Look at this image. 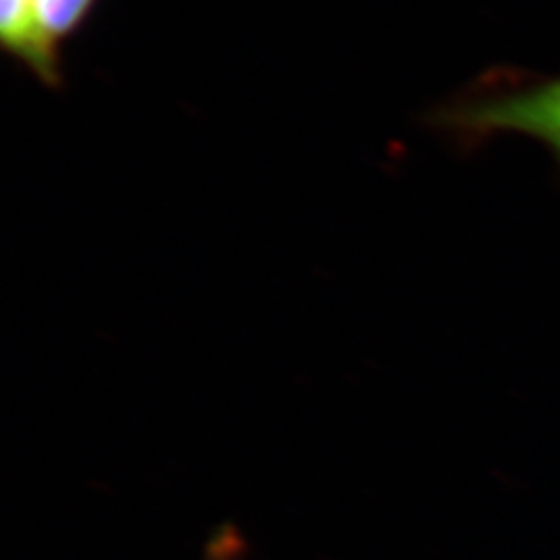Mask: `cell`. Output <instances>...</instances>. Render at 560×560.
I'll return each instance as SVG.
<instances>
[{"mask_svg":"<svg viewBox=\"0 0 560 560\" xmlns=\"http://www.w3.org/2000/svg\"><path fill=\"white\" fill-rule=\"evenodd\" d=\"M428 122L469 143L517 131L544 141L560 164V78L511 88H476L430 113Z\"/></svg>","mask_w":560,"mask_h":560,"instance_id":"1","label":"cell"},{"mask_svg":"<svg viewBox=\"0 0 560 560\" xmlns=\"http://www.w3.org/2000/svg\"><path fill=\"white\" fill-rule=\"evenodd\" d=\"M2 50L21 62L48 90H62V55L46 38L36 18L34 0H0Z\"/></svg>","mask_w":560,"mask_h":560,"instance_id":"2","label":"cell"},{"mask_svg":"<svg viewBox=\"0 0 560 560\" xmlns=\"http://www.w3.org/2000/svg\"><path fill=\"white\" fill-rule=\"evenodd\" d=\"M101 0H34L36 18L46 38L60 44L78 34Z\"/></svg>","mask_w":560,"mask_h":560,"instance_id":"3","label":"cell"},{"mask_svg":"<svg viewBox=\"0 0 560 560\" xmlns=\"http://www.w3.org/2000/svg\"><path fill=\"white\" fill-rule=\"evenodd\" d=\"M243 557L245 544L237 527L231 523H222L203 550V560H241Z\"/></svg>","mask_w":560,"mask_h":560,"instance_id":"4","label":"cell"}]
</instances>
